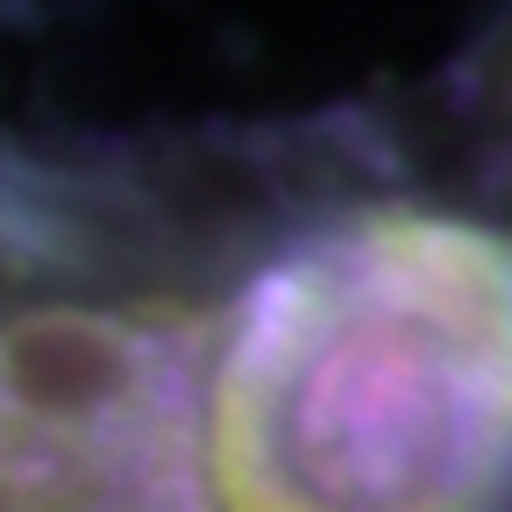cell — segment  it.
<instances>
[{
  "instance_id": "6da1fadb",
  "label": "cell",
  "mask_w": 512,
  "mask_h": 512,
  "mask_svg": "<svg viewBox=\"0 0 512 512\" xmlns=\"http://www.w3.org/2000/svg\"><path fill=\"white\" fill-rule=\"evenodd\" d=\"M0 512H512V221L335 121L0 143Z\"/></svg>"
}]
</instances>
